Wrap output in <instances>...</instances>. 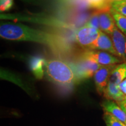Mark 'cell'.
I'll return each instance as SVG.
<instances>
[{"label":"cell","mask_w":126,"mask_h":126,"mask_svg":"<svg viewBox=\"0 0 126 126\" xmlns=\"http://www.w3.org/2000/svg\"><path fill=\"white\" fill-rule=\"evenodd\" d=\"M0 36L5 39L15 41H28L47 45L59 50L63 47L62 40L59 36L34 29L20 23H2L0 27Z\"/></svg>","instance_id":"obj_1"},{"label":"cell","mask_w":126,"mask_h":126,"mask_svg":"<svg viewBox=\"0 0 126 126\" xmlns=\"http://www.w3.org/2000/svg\"><path fill=\"white\" fill-rule=\"evenodd\" d=\"M45 72L50 81L61 85L71 84L76 79L74 71L71 68L59 60H52L46 62Z\"/></svg>","instance_id":"obj_2"},{"label":"cell","mask_w":126,"mask_h":126,"mask_svg":"<svg viewBox=\"0 0 126 126\" xmlns=\"http://www.w3.org/2000/svg\"><path fill=\"white\" fill-rule=\"evenodd\" d=\"M102 66L91 60L81 57L75 66L74 73L79 79H85L92 77Z\"/></svg>","instance_id":"obj_3"},{"label":"cell","mask_w":126,"mask_h":126,"mask_svg":"<svg viewBox=\"0 0 126 126\" xmlns=\"http://www.w3.org/2000/svg\"><path fill=\"white\" fill-rule=\"evenodd\" d=\"M81 57L94 61L102 65H116L117 63L122 62L119 58L108 52L96 50H86L82 53Z\"/></svg>","instance_id":"obj_4"},{"label":"cell","mask_w":126,"mask_h":126,"mask_svg":"<svg viewBox=\"0 0 126 126\" xmlns=\"http://www.w3.org/2000/svg\"><path fill=\"white\" fill-rule=\"evenodd\" d=\"M100 31L98 29L85 25L77 31L75 39L80 46L89 48L98 38Z\"/></svg>","instance_id":"obj_5"},{"label":"cell","mask_w":126,"mask_h":126,"mask_svg":"<svg viewBox=\"0 0 126 126\" xmlns=\"http://www.w3.org/2000/svg\"><path fill=\"white\" fill-rule=\"evenodd\" d=\"M116 65H103L94 75L96 88L99 94H103L109 81L110 75Z\"/></svg>","instance_id":"obj_6"},{"label":"cell","mask_w":126,"mask_h":126,"mask_svg":"<svg viewBox=\"0 0 126 126\" xmlns=\"http://www.w3.org/2000/svg\"><path fill=\"white\" fill-rule=\"evenodd\" d=\"M88 49L100 50L108 52L115 56H118L112 40L108 34L100 31L98 38Z\"/></svg>","instance_id":"obj_7"},{"label":"cell","mask_w":126,"mask_h":126,"mask_svg":"<svg viewBox=\"0 0 126 126\" xmlns=\"http://www.w3.org/2000/svg\"><path fill=\"white\" fill-rule=\"evenodd\" d=\"M110 9L98 11L100 31L111 35L117 26L110 12Z\"/></svg>","instance_id":"obj_8"},{"label":"cell","mask_w":126,"mask_h":126,"mask_svg":"<svg viewBox=\"0 0 126 126\" xmlns=\"http://www.w3.org/2000/svg\"><path fill=\"white\" fill-rule=\"evenodd\" d=\"M110 36L118 57L126 60V35L116 27Z\"/></svg>","instance_id":"obj_9"},{"label":"cell","mask_w":126,"mask_h":126,"mask_svg":"<svg viewBox=\"0 0 126 126\" xmlns=\"http://www.w3.org/2000/svg\"><path fill=\"white\" fill-rule=\"evenodd\" d=\"M102 106L105 111L112 114L126 125V113L119 106L117 102L116 103L112 100L107 99L102 102Z\"/></svg>","instance_id":"obj_10"},{"label":"cell","mask_w":126,"mask_h":126,"mask_svg":"<svg viewBox=\"0 0 126 126\" xmlns=\"http://www.w3.org/2000/svg\"><path fill=\"white\" fill-rule=\"evenodd\" d=\"M45 60L39 56H34L31 57L29 61V65L31 71L34 76L38 79L43 78L45 72Z\"/></svg>","instance_id":"obj_11"},{"label":"cell","mask_w":126,"mask_h":126,"mask_svg":"<svg viewBox=\"0 0 126 126\" xmlns=\"http://www.w3.org/2000/svg\"><path fill=\"white\" fill-rule=\"evenodd\" d=\"M104 95L108 99L114 100L117 102L122 101L126 97V95L121 91L119 85H117L110 82H109L104 92Z\"/></svg>","instance_id":"obj_12"},{"label":"cell","mask_w":126,"mask_h":126,"mask_svg":"<svg viewBox=\"0 0 126 126\" xmlns=\"http://www.w3.org/2000/svg\"><path fill=\"white\" fill-rule=\"evenodd\" d=\"M126 78V62L119 64L114 67L110 75V82L119 85Z\"/></svg>","instance_id":"obj_13"},{"label":"cell","mask_w":126,"mask_h":126,"mask_svg":"<svg viewBox=\"0 0 126 126\" xmlns=\"http://www.w3.org/2000/svg\"><path fill=\"white\" fill-rule=\"evenodd\" d=\"M89 7L96 10H104L111 8V1L110 0H86Z\"/></svg>","instance_id":"obj_14"},{"label":"cell","mask_w":126,"mask_h":126,"mask_svg":"<svg viewBox=\"0 0 126 126\" xmlns=\"http://www.w3.org/2000/svg\"><path fill=\"white\" fill-rule=\"evenodd\" d=\"M110 12L114 19L118 29L126 35V16L121 15L111 8L110 9Z\"/></svg>","instance_id":"obj_15"},{"label":"cell","mask_w":126,"mask_h":126,"mask_svg":"<svg viewBox=\"0 0 126 126\" xmlns=\"http://www.w3.org/2000/svg\"><path fill=\"white\" fill-rule=\"evenodd\" d=\"M103 118L106 126H126L124 123L106 111H105Z\"/></svg>","instance_id":"obj_16"},{"label":"cell","mask_w":126,"mask_h":126,"mask_svg":"<svg viewBox=\"0 0 126 126\" xmlns=\"http://www.w3.org/2000/svg\"><path fill=\"white\" fill-rule=\"evenodd\" d=\"M111 8L121 15L126 16V0L112 2L111 4Z\"/></svg>","instance_id":"obj_17"},{"label":"cell","mask_w":126,"mask_h":126,"mask_svg":"<svg viewBox=\"0 0 126 126\" xmlns=\"http://www.w3.org/2000/svg\"><path fill=\"white\" fill-rule=\"evenodd\" d=\"M85 26L89 27L94 28V29H100V24H99V11L96 10L89 18V20L86 23Z\"/></svg>","instance_id":"obj_18"},{"label":"cell","mask_w":126,"mask_h":126,"mask_svg":"<svg viewBox=\"0 0 126 126\" xmlns=\"http://www.w3.org/2000/svg\"><path fill=\"white\" fill-rule=\"evenodd\" d=\"M14 0H0V9L1 12L6 11L11 8Z\"/></svg>","instance_id":"obj_19"},{"label":"cell","mask_w":126,"mask_h":126,"mask_svg":"<svg viewBox=\"0 0 126 126\" xmlns=\"http://www.w3.org/2000/svg\"><path fill=\"white\" fill-rule=\"evenodd\" d=\"M119 87L120 88L121 91H122L123 93L126 95V79H125L119 85Z\"/></svg>","instance_id":"obj_20"},{"label":"cell","mask_w":126,"mask_h":126,"mask_svg":"<svg viewBox=\"0 0 126 126\" xmlns=\"http://www.w3.org/2000/svg\"><path fill=\"white\" fill-rule=\"evenodd\" d=\"M119 106L126 113V97L122 101L117 102Z\"/></svg>","instance_id":"obj_21"},{"label":"cell","mask_w":126,"mask_h":126,"mask_svg":"<svg viewBox=\"0 0 126 126\" xmlns=\"http://www.w3.org/2000/svg\"><path fill=\"white\" fill-rule=\"evenodd\" d=\"M111 1V2H114V1H121V0H110Z\"/></svg>","instance_id":"obj_22"}]
</instances>
